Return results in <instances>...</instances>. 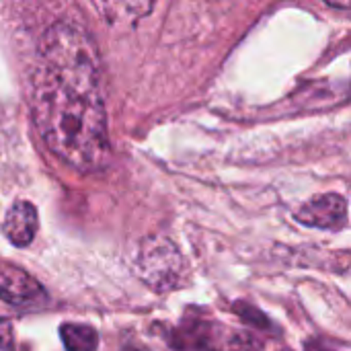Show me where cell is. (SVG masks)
Segmentation results:
<instances>
[{
    "label": "cell",
    "instance_id": "cell-11",
    "mask_svg": "<svg viewBox=\"0 0 351 351\" xmlns=\"http://www.w3.org/2000/svg\"><path fill=\"white\" fill-rule=\"evenodd\" d=\"M327 4L335 6V8H350L351 0H325Z\"/></svg>",
    "mask_w": 351,
    "mask_h": 351
},
{
    "label": "cell",
    "instance_id": "cell-4",
    "mask_svg": "<svg viewBox=\"0 0 351 351\" xmlns=\"http://www.w3.org/2000/svg\"><path fill=\"white\" fill-rule=\"evenodd\" d=\"M45 298L41 284L27 271L10 263H0V300L10 306H41Z\"/></svg>",
    "mask_w": 351,
    "mask_h": 351
},
{
    "label": "cell",
    "instance_id": "cell-2",
    "mask_svg": "<svg viewBox=\"0 0 351 351\" xmlns=\"http://www.w3.org/2000/svg\"><path fill=\"white\" fill-rule=\"evenodd\" d=\"M138 276L158 292L173 290L183 280V257L167 239H146L136 257Z\"/></svg>",
    "mask_w": 351,
    "mask_h": 351
},
{
    "label": "cell",
    "instance_id": "cell-10",
    "mask_svg": "<svg viewBox=\"0 0 351 351\" xmlns=\"http://www.w3.org/2000/svg\"><path fill=\"white\" fill-rule=\"evenodd\" d=\"M306 351H333V350L325 348V346H323V343H319V341H311V343H306Z\"/></svg>",
    "mask_w": 351,
    "mask_h": 351
},
{
    "label": "cell",
    "instance_id": "cell-1",
    "mask_svg": "<svg viewBox=\"0 0 351 351\" xmlns=\"http://www.w3.org/2000/svg\"><path fill=\"white\" fill-rule=\"evenodd\" d=\"M31 113L45 146L78 173L109 162L101 60L93 39L74 23L51 25L31 76Z\"/></svg>",
    "mask_w": 351,
    "mask_h": 351
},
{
    "label": "cell",
    "instance_id": "cell-6",
    "mask_svg": "<svg viewBox=\"0 0 351 351\" xmlns=\"http://www.w3.org/2000/svg\"><path fill=\"white\" fill-rule=\"evenodd\" d=\"M37 210L29 202H16L4 220V234L14 247H27L37 234Z\"/></svg>",
    "mask_w": 351,
    "mask_h": 351
},
{
    "label": "cell",
    "instance_id": "cell-7",
    "mask_svg": "<svg viewBox=\"0 0 351 351\" xmlns=\"http://www.w3.org/2000/svg\"><path fill=\"white\" fill-rule=\"evenodd\" d=\"M99 10L111 23H134L154 8L156 0H95Z\"/></svg>",
    "mask_w": 351,
    "mask_h": 351
},
{
    "label": "cell",
    "instance_id": "cell-9",
    "mask_svg": "<svg viewBox=\"0 0 351 351\" xmlns=\"http://www.w3.org/2000/svg\"><path fill=\"white\" fill-rule=\"evenodd\" d=\"M0 350L14 351V331L12 323L4 317H0Z\"/></svg>",
    "mask_w": 351,
    "mask_h": 351
},
{
    "label": "cell",
    "instance_id": "cell-12",
    "mask_svg": "<svg viewBox=\"0 0 351 351\" xmlns=\"http://www.w3.org/2000/svg\"><path fill=\"white\" fill-rule=\"evenodd\" d=\"M121 351H146L144 348H138V346H128V348H123Z\"/></svg>",
    "mask_w": 351,
    "mask_h": 351
},
{
    "label": "cell",
    "instance_id": "cell-8",
    "mask_svg": "<svg viewBox=\"0 0 351 351\" xmlns=\"http://www.w3.org/2000/svg\"><path fill=\"white\" fill-rule=\"evenodd\" d=\"M60 335L66 351H97L99 348V335L90 325L66 323L60 327Z\"/></svg>",
    "mask_w": 351,
    "mask_h": 351
},
{
    "label": "cell",
    "instance_id": "cell-3",
    "mask_svg": "<svg viewBox=\"0 0 351 351\" xmlns=\"http://www.w3.org/2000/svg\"><path fill=\"white\" fill-rule=\"evenodd\" d=\"M296 220L311 228L339 230L348 222V202L337 193L313 197L296 212Z\"/></svg>",
    "mask_w": 351,
    "mask_h": 351
},
{
    "label": "cell",
    "instance_id": "cell-5",
    "mask_svg": "<svg viewBox=\"0 0 351 351\" xmlns=\"http://www.w3.org/2000/svg\"><path fill=\"white\" fill-rule=\"evenodd\" d=\"M218 329L212 321L185 317L179 327L171 329L169 346L173 351H220Z\"/></svg>",
    "mask_w": 351,
    "mask_h": 351
}]
</instances>
